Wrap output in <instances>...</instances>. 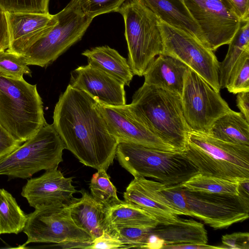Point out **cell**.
<instances>
[{
	"label": "cell",
	"instance_id": "cell-22",
	"mask_svg": "<svg viewBox=\"0 0 249 249\" xmlns=\"http://www.w3.org/2000/svg\"><path fill=\"white\" fill-rule=\"evenodd\" d=\"M151 233L163 240V247L192 244H206L208 242L207 232L203 224L191 219L179 218L173 223L158 224L151 229Z\"/></svg>",
	"mask_w": 249,
	"mask_h": 249
},
{
	"label": "cell",
	"instance_id": "cell-31",
	"mask_svg": "<svg viewBox=\"0 0 249 249\" xmlns=\"http://www.w3.org/2000/svg\"><path fill=\"white\" fill-rule=\"evenodd\" d=\"M25 74L31 76V71L22 55L6 50L0 52V74L15 79H22Z\"/></svg>",
	"mask_w": 249,
	"mask_h": 249
},
{
	"label": "cell",
	"instance_id": "cell-25",
	"mask_svg": "<svg viewBox=\"0 0 249 249\" xmlns=\"http://www.w3.org/2000/svg\"><path fill=\"white\" fill-rule=\"evenodd\" d=\"M209 134L223 141L249 146V122L241 112L232 110L216 120Z\"/></svg>",
	"mask_w": 249,
	"mask_h": 249
},
{
	"label": "cell",
	"instance_id": "cell-26",
	"mask_svg": "<svg viewBox=\"0 0 249 249\" xmlns=\"http://www.w3.org/2000/svg\"><path fill=\"white\" fill-rule=\"evenodd\" d=\"M249 53V18L240 20L239 28L229 43L224 60L219 62L218 71L220 89L226 88L234 66L244 55Z\"/></svg>",
	"mask_w": 249,
	"mask_h": 249
},
{
	"label": "cell",
	"instance_id": "cell-11",
	"mask_svg": "<svg viewBox=\"0 0 249 249\" xmlns=\"http://www.w3.org/2000/svg\"><path fill=\"white\" fill-rule=\"evenodd\" d=\"M162 54L173 57L187 65L219 92V62L213 51L192 35L159 20Z\"/></svg>",
	"mask_w": 249,
	"mask_h": 249
},
{
	"label": "cell",
	"instance_id": "cell-10",
	"mask_svg": "<svg viewBox=\"0 0 249 249\" xmlns=\"http://www.w3.org/2000/svg\"><path fill=\"white\" fill-rule=\"evenodd\" d=\"M180 97L184 118L191 131L209 134L216 120L232 110L219 92L190 68Z\"/></svg>",
	"mask_w": 249,
	"mask_h": 249
},
{
	"label": "cell",
	"instance_id": "cell-39",
	"mask_svg": "<svg viewBox=\"0 0 249 249\" xmlns=\"http://www.w3.org/2000/svg\"><path fill=\"white\" fill-rule=\"evenodd\" d=\"M9 47V34L6 12L0 7V52Z\"/></svg>",
	"mask_w": 249,
	"mask_h": 249
},
{
	"label": "cell",
	"instance_id": "cell-41",
	"mask_svg": "<svg viewBox=\"0 0 249 249\" xmlns=\"http://www.w3.org/2000/svg\"><path fill=\"white\" fill-rule=\"evenodd\" d=\"M237 94V107L247 121L249 122V91H243Z\"/></svg>",
	"mask_w": 249,
	"mask_h": 249
},
{
	"label": "cell",
	"instance_id": "cell-27",
	"mask_svg": "<svg viewBox=\"0 0 249 249\" xmlns=\"http://www.w3.org/2000/svg\"><path fill=\"white\" fill-rule=\"evenodd\" d=\"M27 218L13 196L0 188V234L21 232Z\"/></svg>",
	"mask_w": 249,
	"mask_h": 249
},
{
	"label": "cell",
	"instance_id": "cell-15",
	"mask_svg": "<svg viewBox=\"0 0 249 249\" xmlns=\"http://www.w3.org/2000/svg\"><path fill=\"white\" fill-rule=\"evenodd\" d=\"M69 84L86 92L99 104L114 107L126 104L124 85L88 64L71 71Z\"/></svg>",
	"mask_w": 249,
	"mask_h": 249
},
{
	"label": "cell",
	"instance_id": "cell-18",
	"mask_svg": "<svg viewBox=\"0 0 249 249\" xmlns=\"http://www.w3.org/2000/svg\"><path fill=\"white\" fill-rule=\"evenodd\" d=\"M125 192L124 201L140 207L154 218L159 224L177 221L180 213L175 210L159 191V182L144 177H134Z\"/></svg>",
	"mask_w": 249,
	"mask_h": 249
},
{
	"label": "cell",
	"instance_id": "cell-3",
	"mask_svg": "<svg viewBox=\"0 0 249 249\" xmlns=\"http://www.w3.org/2000/svg\"><path fill=\"white\" fill-rule=\"evenodd\" d=\"M183 152L201 175L235 182L249 179V146L191 131Z\"/></svg>",
	"mask_w": 249,
	"mask_h": 249
},
{
	"label": "cell",
	"instance_id": "cell-28",
	"mask_svg": "<svg viewBox=\"0 0 249 249\" xmlns=\"http://www.w3.org/2000/svg\"><path fill=\"white\" fill-rule=\"evenodd\" d=\"M238 182L198 173L182 184L191 191L231 195H239Z\"/></svg>",
	"mask_w": 249,
	"mask_h": 249
},
{
	"label": "cell",
	"instance_id": "cell-6",
	"mask_svg": "<svg viewBox=\"0 0 249 249\" xmlns=\"http://www.w3.org/2000/svg\"><path fill=\"white\" fill-rule=\"evenodd\" d=\"M124 19L128 63L134 75L142 76L162 52L159 19L142 0H126L116 11Z\"/></svg>",
	"mask_w": 249,
	"mask_h": 249
},
{
	"label": "cell",
	"instance_id": "cell-5",
	"mask_svg": "<svg viewBox=\"0 0 249 249\" xmlns=\"http://www.w3.org/2000/svg\"><path fill=\"white\" fill-rule=\"evenodd\" d=\"M36 85L0 74V124L23 143L46 123Z\"/></svg>",
	"mask_w": 249,
	"mask_h": 249
},
{
	"label": "cell",
	"instance_id": "cell-20",
	"mask_svg": "<svg viewBox=\"0 0 249 249\" xmlns=\"http://www.w3.org/2000/svg\"><path fill=\"white\" fill-rule=\"evenodd\" d=\"M81 197H73L66 203L75 224L88 233L94 240L104 231L106 207L84 189Z\"/></svg>",
	"mask_w": 249,
	"mask_h": 249
},
{
	"label": "cell",
	"instance_id": "cell-30",
	"mask_svg": "<svg viewBox=\"0 0 249 249\" xmlns=\"http://www.w3.org/2000/svg\"><path fill=\"white\" fill-rule=\"evenodd\" d=\"M150 228L124 227L105 231L124 244L126 248H144L151 233Z\"/></svg>",
	"mask_w": 249,
	"mask_h": 249
},
{
	"label": "cell",
	"instance_id": "cell-7",
	"mask_svg": "<svg viewBox=\"0 0 249 249\" xmlns=\"http://www.w3.org/2000/svg\"><path fill=\"white\" fill-rule=\"evenodd\" d=\"M65 145L53 124L47 123L12 152L0 159V175L27 178L42 170L57 168Z\"/></svg>",
	"mask_w": 249,
	"mask_h": 249
},
{
	"label": "cell",
	"instance_id": "cell-29",
	"mask_svg": "<svg viewBox=\"0 0 249 249\" xmlns=\"http://www.w3.org/2000/svg\"><path fill=\"white\" fill-rule=\"evenodd\" d=\"M106 171L104 168L100 169L93 174L89 188L93 198L105 207H108L121 200L118 198L117 189Z\"/></svg>",
	"mask_w": 249,
	"mask_h": 249
},
{
	"label": "cell",
	"instance_id": "cell-1",
	"mask_svg": "<svg viewBox=\"0 0 249 249\" xmlns=\"http://www.w3.org/2000/svg\"><path fill=\"white\" fill-rule=\"evenodd\" d=\"M53 125L69 150L84 165L107 170L118 142L108 132L97 102L70 84L54 107Z\"/></svg>",
	"mask_w": 249,
	"mask_h": 249
},
{
	"label": "cell",
	"instance_id": "cell-24",
	"mask_svg": "<svg viewBox=\"0 0 249 249\" xmlns=\"http://www.w3.org/2000/svg\"><path fill=\"white\" fill-rule=\"evenodd\" d=\"M158 224L145 211L131 203L121 200L106 207L104 231L124 227L153 228Z\"/></svg>",
	"mask_w": 249,
	"mask_h": 249
},
{
	"label": "cell",
	"instance_id": "cell-34",
	"mask_svg": "<svg viewBox=\"0 0 249 249\" xmlns=\"http://www.w3.org/2000/svg\"><path fill=\"white\" fill-rule=\"evenodd\" d=\"M88 18L93 19L100 15L116 11L126 0H77Z\"/></svg>",
	"mask_w": 249,
	"mask_h": 249
},
{
	"label": "cell",
	"instance_id": "cell-37",
	"mask_svg": "<svg viewBox=\"0 0 249 249\" xmlns=\"http://www.w3.org/2000/svg\"><path fill=\"white\" fill-rule=\"evenodd\" d=\"M22 143L16 140L0 124V159L12 152Z\"/></svg>",
	"mask_w": 249,
	"mask_h": 249
},
{
	"label": "cell",
	"instance_id": "cell-44",
	"mask_svg": "<svg viewBox=\"0 0 249 249\" xmlns=\"http://www.w3.org/2000/svg\"><path fill=\"white\" fill-rule=\"evenodd\" d=\"M239 194L249 197V179L238 182Z\"/></svg>",
	"mask_w": 249,
	"mask_h": 249
},
{
	"label": "cell",
	"instance_id": "cell-40",
	"mask_svg": "<svg viewBox=\"0 0 249 249\" xmlns=\"http://www.w3.org/2000/svg\"><path fill=\"white\" fill-rule=\"evenodd\" d=\"M240 20L249 18V0H227Z\"/></svg>",
	"mask_w": 249,
	"mask_h": 249
},
{
	"label": "cell",
	"instance_id": "cell-42",
	"mask_svg": "<svg viewBox=\"0 0 249 249\" xmlns=\"http://www.w3.org/2000/svg\"><path fill=\"white\" fill-rule=\"evenodd\" d=\"M162 249H227L224 247H218L209 245L206 244H184L174 246H166Z\"/></svg>",
	"mask_w": 249,
	"mask_h": 249
},
{
	"label": "cell",
	"instance_id": "cell-12",
	"mask_svg": "<svg viewBox=\"0 0 249 249\" xmlns=\"http://www.w3.org/2000/svg\"><path fill=\"white\" fill-rule=\"evenodd\" d=\"M190 216L212 228H227L249 218V197L194 191L182 186Z\"/></svg>",
	"mask_w": 249,
	"mask_h": 249
},
{
	"label": "cell",
	"instance_id": "cell-4",
	"mask_svg": "<svg viewBox=\"0 0 249 249\" xmlns=\"http://www.w3.org/2000/svg\"><path fill=\"white\" fill-rule=\"evenodd\" d=\"M116 157L120 165L134 177L151 178L165 186L182 185L199 173L184 152L120 142Z\"/></svg>",
	"mask_w": 249,
	"mask_h": 249
},
{
	"label": "cell",
	"instance_id": "cell-38",
	"mask_svg": "<svg viewBox=\"0 0 249 249\" xmlns=\"http://www.w3.org/2000/svg\"><path fill=\"white\" fill-rule=\"evenodd\" d=\"M124 248H126V247L121 241L104 231L101 235L96 237L92 241L89 249Z\"/></svg>",
	"mask_w": 249,
	"mask_h": 249
},
{
	"label": "cell",
	"instance_id": "cell-13",
	"mask_svg": "<svg viewBox=\"0 0 249 249\" xmlns=\"http://www.w3.org/2000/svg\"><path fill=\"white\" fill-rule=\"evenodd\" d=\"M200 30L203 44L212 51L229 44L240 20L227 0H184Z\"/></svg>",
	"mask_w": 249,
	"mask_h": 249
},
{
	"label": "cell",
	"instance_id": "cell-32",
	"mask_svg": "<svg viewBox=\"0 0 249 249\" xmlns=\"http://www.w3.org/2000/svg\"><path fill=\"white\" fill-rule=\"evenodd\" d=\"M226 88L233 94L249 91V53L242 56L234 66Z\"/></svg>",
	"mask_w": 249,
	"mask_h": 249
},
{
	"label": "cell",
	"instance_id": "cell-9",
	"mask_svg": "<svg viewBox=\"0 0 249 249\" xmlns=\"http://www.w3.org/2000/svg\"><path fill=\"white\" fill-rule=\"evenodd\" d=\"M28 214L22 231L27 236L24 248L32 243L91 244L92 237L72 220L66 203L44 205Z\"/></svg>",
	"mask_w": 249,
	"mask_h": 249
},
{
	"label": "cell",
	"instance_id": "cell-8",
	"mask_svg": "<svg viewBox=\"0 0 249 249\" xmlns=\"http://www.w3.org/2000/svg\"><path fill=\"white\" fill-rule=\"evenodd\" d=\"M55 15V26L21 55L28 65L45 67L53 63L81 40L92 21L83 13L77 0H71Z\"/></svg>",
	"mask_w": 249,
	"mask_h": 249
},
{
	"label": "cell",
	"instance_id": "cell-17",
	"mask_svg": "<svg viewBox=\"0 0 249 249\" xmlns=\"http://www.w3.org/2000/svg\"><path fill=\"white\" fill-rule=\"evenodd\" d=\"M71 177H65L54 168L46 170L41 176L28 179L22 187L21 196L31 207L67 203L77 192Z\"/></svg>",
	"mask_w": 249,
	"mask_h": 249
},
{
	"label": "cell",
	"instance_id": "cell-33",
	"mask_svg": "<svg viewBox=\"0 0 249 249\" xmlns=\"http://www.w3.org/2000/svg\"><path fill=\"white\" fill-rule=\"evenodd\" d=\"M50 0H0V7L8 13L48 14Z\"/></svg>",
	"mask_w": 249,
	"mask_h": 249
},
{
	"label": "cell",
	"instance_id": "cell-16",
	"mask_svg": "<svg viewBox=\"0 0 249 249\" xmlns=\"http://www.w3.org/2000/svg\"><path fill=\"white\" fill-rule=\"evenodd\" d=\"M9 47L6 50L18 55L46 35L57 22L55 15L6 12Z\"/></svg>",
	"mask_w": 249,
	"mask_h": 249
},
{
	"label": "cell",
	"instance_id": "cell-36",
	"mask_svg": "<svg viewBox=\"0 0 249 249\" xmlns=\"http://www.w3.org/2000/svg\"><path fill=\"white\" fill-rule=\"evenodd\" d=\"M222 242L227 249H249V233L238 232L222 236Z\"/></svg>",
	"mask_w": 249,
	"mask_h": 249
},
{
	"label": "cell",
	"instance_id": "cell-23",
	"mask_svg": "<svg viewBox=\"0 0 249 249\" xmlns=\"http://www.w3.org/2000/svg\"><path fill=\"white\" fill-rule=\"evenodd\" d=\"M82 54L87 58L88 64L113 76L124 85L129 86L133 73L127 59L108 46L86 50Z\"/></svg>",
	"mask_w": 249,
	"mask_h": 249
},
{
	"label": "cell",
	"instance_id": "cell-14",
	"mask_svg": "<svg viewBox=\"0 0 249 249\" xmlns=\"http://www.w3.org/2000/svg\"><path fill=\"white\" fill-rule=\"evenodd\" d=\"M97 106L108 132L118 143H132L164 151H176L137 120L126 104L114 107L97 103Z\"/></svg>",
	"mask_w": 249,
	"mask_h": 249
},
{
	"label": "cell",
	"instance_id": "cell-19",
	"mask_svg": "<svg viewBox=\"0 0 249 249\" xmlns=\"http://www.w3.org/2000/svg\"><path fill=\"white\" fill-rule=\"evenodd\" d=\"M188 67L171 56L160 54L145 71L144 83L181 95Z\"/></svg>",
	"mask_w": 249,
	"mask_h": 249
},
{
	"label": "cell",
	"instance_id": "cell-35",
	"mask_svg": "<svg viewBox=\"0 0 249 249\" xmlns=\"http://www.w3.org/2000/svg\"><path fill=\"white\" fill-rule=\"evenodd\" d=\"M159 191L181 215L190 216L181 184L165 186L159 182Z\"/></svg>",
	"mask_w": 249,
	"mask_h": 249
},
{
	"label": "cell",
	"instance_id": "cell-21",
	"mask_svg": "<svg viewBox=\"0 0 249 249\" xmlns=\"http://www.w3.org/2000/svg\"><path fill=\"white\" fill-rule=\"evenodd\" d=\"M142 0L160 20L192 35L203 44L199 27L190 13L184 0Z\"/></svg>",
	"mask_w": 249,
	"mask_h": 249
},
{
	"label": "cell",
	"instance_id": "cell-43",
	"mask_svg": "<svg viewBox=\"0 0 249 249\" xmlns=\"http://www.w3.org/2000/svg\"><path fill=\"white\" fill-rule=\"evenodd\" d=\"M164 242L162 239L156 235L151 233L149 236L144 248L146 249H162Z\"/></svg>",
	"mask_w": 249,
	"mask_h": 249
},
{
	"label": "cell",
	"instance_id": "cell-2",
	"mask_svg": "<svg viewBox=\"0 0 249 249\" xmlns=\"http://www.w3.org/2000/svg\"><path fill=\"white\" fill-rule=\"evenodd\" d=\"M127 105L158 138L176 151H185L191 130L184 118L180 95L144 83Z\"/></svg>",
	"mask_w": 249,
	"mask_h": 249
}]
</instances>
